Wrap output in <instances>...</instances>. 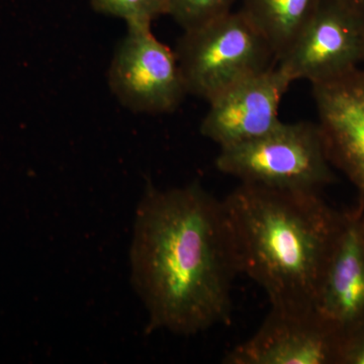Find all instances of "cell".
<instances>
[{"label":"cell","instance_id":"5b68a950","mask_svg":"<svg viewBox=\"0 0 364 364\" xmlns=\"http://www.w3.org/2000/svg\"><path fill=\"white\" fill-rule=\"evenodd\" d=\"M148 23L127 25L107 72L119 104L139 114L176 111L188 95L174 50L157 39Z\"/></svg>","mask_w":364,"mask_h":364},{"label":"cell","instance_id":"ba28073f","mask_svg":"<svg viewBox=\"0 0 364 364\" xmlns=\"http://www.w3.org/2000/svg\"><path fill=\"white\" fill-rule=\"evenodd\" d=\"M294 81L275 64L208 102L200 134L222 148L248 142L277 128L282 98Z\"/></svg>","mask_w":364,"mask_h":364},{"label":"cell","instance_id":"4fadbf2b","mask_svg":"<svg viewBox=\"0 0 364 364\" xmlns=\"http://www.w3.org/2000/svg\"><path fill=\"white\" fill-rule=\"evenodd\" d=\"M98 14L114 16L131 23H148L167 14V0H90Z\"/></svg>","mask_w":364,"mask_h":364},{"label":"cell","instance_id":"8fae6325","mask_svg":"<svg viewBox=\"0 0 364 364\" xmlns=\"http://www.w3.org/2000/svg\"><path fill=\"white\" fill-rule=\"evenodd\" d=\"M318 0H242V13L272 48L277 62L306 25Z\"/></svg>","mask_w":364,"mask_h":364},{"label":"cell","instance_id":"6da1fadb","mask_svg":"<svg viewBox=\"0 0 364 364\" xmlns=\"http://www.w3.org/2000/svg\"><path fill=\"white\" fill-rule=\"evenodd\" d=\"M129 260L150 333L193 336L231 322L240 274L233 237L223 200L200 182L148 184L136 208Z\"/></svg>","mask_w":364,"mask_h":364},{"label":"cell","instance_id":"7c38bea8","mask_svg":"<svg viewBox=\"0 0 364 364\" xmlns=\"http://www.w3.org/2000/svg\"><path fill=\"white\" fill-rule=\"evenodd\" d=\"M237 0H167V16L182 30L196 28L231 11Z\"/></svg>","mask_w":364,"mask_h":364},{"label":"cell","instance_id":"9a60e30c","mask_svg":"<svg viewBox=\"0 0 364 364\" xmlns=\"http://www.w3.org/2000/svg\"><path fill=\"white\" fill-rule=\"evenodd\" d=\"M343 1L364 14V0H343Z\"/></svg>","mask_w":364,"mask_h":364},{"label":"cell","instance_id":"2e32d148","mask_svg":"<svg viewBox=\"0 0 364 364\" xmlns=\"http://www.w3.org/2000/svg\"><path fill=\"white\" fill-rule=\"evenodd\" d=\"M361 229H363V240H364V222L361 223Z\"/></svg>","mask_w":364,"mask_h":364},{"label":"cell","instance_id":"52a82bcc","mask_svg":"<svg viewBox=\"0 0 364 364\" xmlns=\"http://www.w3.org/2000/svg\"><path fill=\"white\" fill-rule=\"evenodd\" d=\"M341 334L316 309L272 308L259 329L223 358L225 364H328L339 361Z\"/></svg>","mask_w":364,"mask_h":364},{"label":"cell","instance_id":"277c9868","mask_svg":"<svg viewBox=\"0 0 364 364\" xmlns=\"http://www.w3.org/2000/svg\"><path fill=\"white\" fill-rule=\"evenodd\" d=\"M215 164L241 183L267 188L318 193L333 179L322 132L313 122H282L259 138L222 148Z\"/></svg>","mask_w":364,"mask_h":364},{"label":"cell","instance_id":"5bb4252c","mask_svg":"<svg viewBox=\"0 0 364 364\" xmlns=\"http://www.w3.org/2000/svg\"><path fill=\"white\" fill-rule=\"evenodd\" d=\"M339 361L345 363L364 364V326L342 335Z\"/></svg>","mask_w":364,"mask_h":364},{"label":"cell","instance_id":"9c48e42d","mask_svg":"<svg viewBox=\"0 0 364 364\" xmlns=\"http://www.w3.org/2000/svg\"><path fill=\"white\" fill-rule=\"evenodd\" d=\"M312 86L318 124L330 162L364 196V71L356 68Z\"/></svg>","mask_w":364,"mask_h":364},{"label":"cell","instance_id":"7a4b0ae2","mask_svg":"<svg viewBox=\"0 0 364 364\" xmlns=\"http://www.w3.org/2000/svg\"><path fill=\"white\" fill-rule=\"evenodd\" d=\"M240 273L272 308L315 309L345 222L317 191L241 183L224 198Z\"/></svg>","mask_w":364,"mask_h":364},{"label":"cell","instance_id":"3957f363","mask_svg":"<svg viewBox=\"0 0 364 364\" xmlns=\"http://www.w3.org/2000/svg\"><path fill=\"white\" fill-rule=\"evenodd\" d=\"M174 51L188 95L208 102L277 64L267 40L241 11L184 31Z\"/></svg>","mask_w":364,"mask_h":364},{"label":"cell","instance_id":"8992f818","mask_svg":"<svg viewBox=\"0 0 364 364\" xmlns=\"http://www.w3.org/2000/svg\"><path fill=\"white\" fill-rule=\"evenodd\" d=\"M364 61V14L343 0H318L289 49L277 62L291 80H332Z\"/></svg>","mask_w":364,"mask_h":364},{"label":"cell","instance_id":"30bf717a","mask_svg":"<svg viewBox=\"0 0 364 364\" xmlns=\"http://www.w3.org/2000/svg\"><path fill=\"white\" fill-rule=\"evenodd\" d=\"M315 309L341 335L364 326V240L358 220L345 222Z\"/></svg>","mask_w":364,"mask_h":364}]
</instances>
